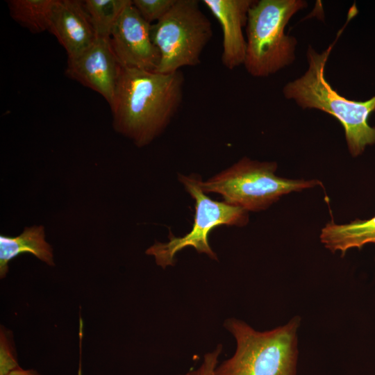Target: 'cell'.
I'll use <instances>...</instances> for the list:
<instances>
[{
	"label": "cell",
	"mask_w": 375,
	"mask_h": 375,
	"mask_svg": "<svg viewBox=\"0 0 375 375\" xmlns=\"http://www.w3.org/2000/svg\"><path fill=\"white\" fill-rule=\"evenodd\" d=\"M184 82L181 70L163 74L122 66L110 106L114 129L138 147L151 143L179 109Z\"/></svg>",
	"instance_id": "1"
},
{
	"label": "cell",
	"mask_w": 375,
	"mask_h": 375,
	"mask_svg": "<svg viewBox=\"0 0 375 375\" xmlns=\"http://www.w3.org/2000/svg\"><path fill=\"white\" fill-rule=\"evenodd\" d=\"M325 50L317 51L311 45L306 51L308 67L299 77L283 88L286 99L302 109H316L335 117L342 126L350 154L356 157L369 145L375 144V127L368 117L375 110V96L364 101L351 100L333 88L325 76V68L337 39Z\"/></svg>",
	"instance_id": "2"
},
{
	"label": "cell",
	"mask_w": 375,
	"mask_h": 375,
	"mask_svg": "<svg viewBox=\"0 0 375 375\" xmlns=\"http://www.w3.org/2000/svg\"><path fill=\"white\" fill-rule=\"evenodd\" d=\"M299 324L297 316L282 326L260 332L238 319H226L224 327L234 337L236 349L217 365L216 375H296Z\"/></svg>",
	"instance_id": "3"
},
{
	"label": "cell",
	"mask_w": 375,
	"mask_h": 375,
	"mask_svg": "<svg viewBox=\"0 0 375 375\" xmlns=\"http://www.w3.org/2000/svg\"><path fill=\"white\" fill-rule=\"evenodd\" d=\"M308 6L304 0L254 1L246 25L244 66L251 76L265 78L292 65L297 39L285 33L292 17Z\"/></svg>",
	"instance_id": "4"
},
{
	"label": "cell",
	"mask_w": 375,
	"mask_h": 375,
	"mask_svg": "<svg viewBox=\"0 0 375 375\" xmlns=\"http://www.w3.org/2000/svg\"><path fill=\"white\" fill-rule=\"evenodd\" d=\"M276 169L275 162L244 157L209 179L201 180L200 185L206 194H218L228 204L256 212L267 209L285 194L321 185L317 180L281 177L275 174Z\"/></svg>",
	"instance_id": "5"
},
{
	"label": "cell",
	"mask_w": 375,
	"mask_h": 375,
	"mask_svg": "<svg viewBox=\"0 0 375 375\" xmlns=\"http://www.w3.org/2000/svg\"><path fill=\"white\" fill-rule=\"evenodd\" d=\"M151 39L160 60L156 72L167 74L201 63L212 37V24L197 0H176L169 12L151 24Z\"/></svg>",
	"instance_id": "6"
},
{
	"label": "cell",
	"mask_w": 375,
	"mask_h": 375,
	"mask_svg": "<svg viewBox=\"0 0 375 375\" xmlns=\"http://www.w3.org/2000/svg\"><path fill=\"white\" fill-rule=\"evenodd\" d=\"M178 179L195 201L194 223L192 228L186 235L175 237L170 233L168 242H156L146 250V253L153 256L156 264L163 269L174 265L176 254L188 247L217 260V255L208 242L210 231L221 225L244 226L249 222L247 211L208 197L201 188L199 176L181 174Z\"/></svg>",
	"instance_id": "7"
},
{
	"label": "cell",
	"mask_w": 375,
	"mask_h": 375,
	"mask_svg": "<svg viewBox=\"0 0 375 375\" xmlns=\"http://www.w3.org/2000/svg\"><path fill=\"white\" fill-rule=\"evenodd\" d=\"M151 28V24L142 18L131 1L110 36L112 50L122 67L156 72L160 55L152 41Z\"/></svg>",
	"instance_id": "8"
},
{
	"label": "cell",
	"mask_w": 375,
	"mask_h": 375,
	"mask_svg": "<svg viewBox=\"0 0 375 375\" xmlns=\"http://www.w3.org/2000/svg\"><path fill=\"white\" fill-rule=\"evenodd\" d=\"M121 68L110 38H96L80 55L68 58L65 74L100 94L110 106Z\"/></svg>",
	"instance_id": "9"
},
{
	"label": "cell",
	"mask_w": 375,
	"mask_h": 375,
	"mask_svg": "<svg viewBox=\"0 0 375 375\" xmlns=\"http://www.w3.org/2000/svg\"><path fill=\"white\" fill-rule=\"evenodd\" d=\"M222 30L223 65L230 70L244 65L247 41L243 28L247 25L253 0H203Z\"/></svg>",
	"instance_id": "10"
},
{
	"label": "cell",
	"mask_w": 375,
	"mask_h": 375,
	"mask_svg": "<svg viewBox=\"0 0 375 375\" xmlns=\"http://www.w3.org/2000/svg\"><path fill=\"white\" fill-rule=\"evenodd\" d=\"M48 31L65 49L68 58L80 55L96 38L83 1L56 0Z\"/></svg>",
	"instance_id": "11"
},
{
	"label": "cell",
	"mask_w": 375,
	"mask_h": 375,
	"mask_svg": "<svg viewBox=\"0 0 375 375\" xmlns=\"http://www.w3.org/2000/svg\"><path fill=\"white\" fill-rule=\"evenodd\" d=\"M30 253L49 266H54L51 246L45 240L43 226L26 227L18 236L0 235V277L8 272V263L22 253Z\"/></svg>",
	"instance_id": "12"
},
{
	"label": "cell",
	"mask_w": 375,
	"mask_h": 375,
	"mask_svg": "<svg viewBox=\"0 0 375 375\" xmlns=\"http://www.w3.org/2000/svg\"><path fill=\"white\" fill-rule=\"evenodd\" d=\"M320 240L326 248L332 252L339 251L342 256L350 249L375 244V215L345 224L331 222L322 229Z\"/></svg>",
	"instance_id": "13"
},
{
	"label": "cell",
	"mask_w": 375,
	"mask_h": 375,
	"mask_svg": "<svg viewBox=\"0 0 375 375\" xmlns=\"http://www.w3.org/2000/svg\"><path fill=\"white\" fill-rule=\"evenodd\" d=\"M56 0H10L8 5L12 18L33 33L48 31Z\"/></svg>",
	"instance_id": "14"
},
{
	"label": "cell",
	"mask_w": 375,
	"mask_h": 375,
	"mask_svg": "<svg viewBox=\"0 0 375 375\" xmlns=\"http://www.w3.org/2000/svg\"><path fill=\"white\" fill-rule=\"evenodd\" d=\"M131 0H85L96 38H110L112 30L124 8Z\"/></svg>",
	"instance_id": "15"
},
{
	"label": "cell",
	"mask_w": 375,
	"mask_h": 375,
	"mask_svg": "<svg viewBox=\"0 0 375 375\" xmlns=\"http://www.w3.org/2000/svg\"><path fill=\"white\" fill-rule=\"evenodd\" d=\"M176 0H133V6L149 24L160 20L171 9Z\"/></svg>",
	"instance_id": "16"
},
{
	"label": "cell",
	"mask_w": 375,
	"mask_h": 375,
	"mask_svg": "<svg viewBox=\"0 0 375 375\" xmlns=\"http://www.w3.org/2000/svg\"><path fill=\"white\" fill-rule=\"evenodd\" d=\"M12 338V333L1 326L0 331V375H7L20 367Z\"/></svg>",
	"instance_id": "17"
},
{
	"label": "cell",
	"mask_w": 375,
	"mask_h": 375,
	"mask_svg": "<svg viewBox=\"0 0 375 375\" xmlns=\"http://www.w3.org/2000/svg\"><path fill=\"white\" fill-rule=\"evenodd\" d=\"M222 351V344H218L213 351L204 355L203 361L198 368L187 372L185 375H216L215 369Z\"/></svg>",
	"instance_id": "18"
},
{
	"label": "cell",
	"mask_w": 375,
	"mask_h": 375,
	"mask_svg": "<svg viewBox=\"0 0 375 375\" xmlns=\"http://www.w3.org/2000/svg\"><path fill=\"white\" fill-rule=\"evenodd\" d=\"M7 375H41L40 373H38L36 370L29 369H24L22 367H19Z\"/></svg>",
	"instance_id": "19"
},
{
	"label": "cell",
	"mask_w": 375,
	"mask_h": 375,
	"mask_svg": "<svg viewBox=\"0 0 375 375\" xmlns=\"http://www.w3.org/2000/svg\"><path fill=\"white\" fill-rule=\"evenodd\" d=\"M177 375H185V374H177Z\"/></svg>",
	"instance_id": "20"
},
{
	"label": "cell",
	"mask_w": 375,
	"mask_h": 375,
	"mask_svg": "<svg viewBox=\"0 0 375 375\" xmlns=\"http://www.w3.org/2000/svg\"><path fill=\"white\" fill-rule=\"evenodd\" d=\"M374 112H375V110H374Z\"/></svg>",
	"instance_id": "21"
}]
</instances>
